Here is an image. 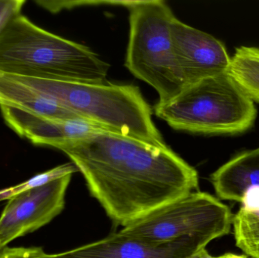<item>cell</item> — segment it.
Listing matches in <instances>:
<instances>
[{"label":"cell","mask_w":259,"mask_h":258,"mask_svg":"<svg viewBox=\"0 0 259 258\" xmlns=\"http://www.w3.org/2000/svg\"><path fill=\"white\" fill-rule=\"evenodd\" d=\"M117 225L199 191L197 171L171 148L107 130L59 147Z\"/></svg>","instance_id":"cell-1"},{"label":"cell","mask_w":259,"mask_h":258,"mask_svg":"<svg viewBox=\"0 0 259 258\" xmlns=\"http://www.w3.org/2000/svg\"><path fill=\"white\" fill-rule=\"evenodd\" d=\"M109 67L91 48L40 28L21 13L0 30L1 74L105 83Z\"/></svg>","instance_id":"cell-2"},{"label":"cell","mask_w":259,"mask_h":258,"mask_svg":"<svg viewBox=\"0 0 259 258\" xmlns=\"http://www.w3.org/2000/svg\"><path fill=\"white\" fill-rule=\"evenodd\" d=\"M7 76L109 131L158 146L167 145L154 124L150 106L137 86Z\"/></svg>","instance_id":"cell-3"},{"label":"cell","mask_w":259,"mask_h":258,"mask_svg":"<svg viewBox=\"0 0 259 258\" xmlns=\"http://www.w3.org/2000/svg\"><path fill=\"white\" fill-rule=\"evenodd\" d=\"M154 112L170 127L195 134L235 135L255 124V103L228 73L185 86L175 98L157 102Z\"/></svg>","instance_id":"cell-4"},{"label":"cell","mask_w":259,"mask_h":258,"mask_svg":"<svg viewBox=\"0 0 259 258\" xmlns=\"http://www.w3.org/2000/svg\"><path fill=\"white\" fill-rule=\"evenodd\" d=\"M127 8L130 33L126 68L156 91L158 102H165L184 88L170 36L175 15L163 0L131 1Z\"/></svg>","instance_id":"cell-5"},{"label":"cell","mask_w":259,"mask_h":258,"mask_svg":"<svg viewBox=\"0 0 259 258\" xmlns=\"http://www.w3.org/2000/svg\"><path fill=\"white\" fill-rule=\"evenodd\" d=\"M231 209L207 192H190L124 227L123 233L151 243L162 244L186 237L208 242L229 234Z\"/></svg>","instance_id":"cell-6"},{"label":"cell","mask_w":259,"mask_h":258,"mask_svg":"<svg viewBox=\"0 0 259 258\" xmlns=\"http://www.w3.org/2000/svg\"><path fill=\"white\" fill-rule=\"evenodd\" d=\"M71 176L33 188L9 200L0 216L3 248L17 238L47 225L63 211Z\"/></svg>","instance_id":"cell-7"},{"label":"cell","mask_w":259,"mask_h":258,"mask_svg":"<svg viewBox=\"0 0 259 258\" xmlns=\"http://www.w3.org/2000/svg\"><path fill=\"white\" fill-rule=\"evenodd\" d=\"M170 36L184 87L213 76L228 73L231 56L225 44L175 17Z\"/></svg>","instance_id":"cell-8"},{"label":"cell","mask_w":259,"mask_h":258,"mask_svg":"<svg viewBox=\"0 0 259 258\" xmlns=\"http://www.w3.org/2000/svg\"><path fill=\"white\" fill-rule=\"evenodd\" d=\"M208 243L194 237L162 244L151 243L120 230L97 242L51 256L53 258H187L205 248Z\"/></svg>","instance_id":"cell-9"},{"label":"cell","mask_w":259,"mask_h":258,"mask_svg":"<svg viewBox=\"0 0 259 258\" xmlns=\"http://www.w3.org/2000/svg\"><path fill=\"white\" fill-rule=\"evenodd\" d=\"M0 111L6 124L18 136L34 145L57 149L68 142L83 139L102 130L99 126L83 119H52L6 106H0Z\"/></svg>","instance_id":"cell-10"},{"label":"cell","mask_w":259,"mask_h":258,"mask_svg":"<svg viewBox=\"0 0 259 258\" xmlns=\"http://www.w3.org/2000/svg\"><path fill=\"white\" fill-rule=\"evenodd\" d=\"M210 180L219 199L242 203L248 192L259 189V147L233 157Z\"/></svg>","instance_id":"cell-11"},{"label":"cell","mask_w":259,"mask_h":258,"mask_svg":"<svg viewBox=\"0 0 259 258\" xmlns=\"http://www.w3.org/2000/svg\"><path fill=\"white\" fill-rule=\"evenodd\" d=\"M0 106L15 108L52 119H82L55 100L1 74Z\"/></svg>","instance_id":"cell-12"},{"label":"cell","mask_w":259,"mask_h":258,"mask_svg":"<svg viewBox=\"0 0 259 258\" xmlns=\"http://www.w3.org/2000/svg\"><path fill=\"white\" fill-rule=\"evenodd\" d=\"M228 74L254 103H259V48L242 45L231 56Z\"/></svg>","instance_id":"cell-13"},{"label":"cell","mask_w":259,"mask_h":258,"mask_svg":"<svg viewBox=\"0 0 259 258\" xmlns=\"http://www.w3.org/2000/svg\"><path fill=\"white\" fill-rule=\"evenodd\" d=\"M236 245L250 258H259V207L242 205L233 217Z\"/></svg>","instance_id":"cell-14"},{"label":"cell","mask_w":259,"mask_h":258,"mask_svg":"<svg viewBox=\"0 0 259 258\" xmlns=\"http://www.w3.org/2000/svg\"><path fill=\"white\" fill-rule=\"evenodd\" d=\"M77 171H78V169L73 163L59 165L53 169L36 174L34 177H31L19 184L1 189L0 190V201H5V200L9 201L13 197L20 195L23 192H27V190L42 186V185L50 183L53 180L62 178L65 176L72 175Z\"/></svg>","instance_id":"cell-15"},{"label":"cell","mask_w":259,"mask_h":258,"mask_svg":"<svg viewBox=\"0 0 259 258\" xmlns=\"http://www.w3.org/2000/svg\"><path fill=\"white\" fill-rule=\"evenodd\" d=\"M0 258H53L42 248H6L0 253Z\"/></svg>","instance_id":"cell-16"},{"label":"cell","mask_w":259,"mask_h":258,"mask_svg":"<svg viewBox=\"0 0 259 258\" xmlns=\"http://www.w3.org/2000/svg\"><path fill=\"white\" fill-rule=\"evenodd\" d=\"M26 0H0V30L15 15L21 14Z\"/></svg>","instance_id":"cell-17"},{"label":"cell","mask_w":259,"mask_h":258,"mask_svg":"<svg viewBox=\"0 0 259 258\" xmlns=\"http://www.w3.org/2000/svg\"><path fill=\"white\" fill-rule=\"evenodd\" d=\"M187 258H217V257L211 255L205 248H202V249L199 250L197 252L194 253V254L189 256Z\"/></svg>","instance_id":"cell-18"},{"label":"cell","mask_w":259,"mask_h":258,"mask_svg":"<svg viewBox=\"0 0 259 258\" xmlns=\"http://www.w3.org/2000/svg\"><path fill=\"white\" fill-rule=\"evenodd\" d=\"M217 258H250L248 257L246 254H231V253H226L223 255L219 256Z\"/></svg>","instance_id":"cell-19"},{"label":"cell","mask_w":259,"mask_h":258,"mask_svg":"<svg viewBox=\"0 0 259 258\" xmlns=\"http://www.w3.org/2000/svg\"><path fill=\"white\" fill-rule=\"evenodd\" d=\"M3 248H3V247H2L1 244H0V253H1V251H3Z\"/></svg>","instance_id":"cell-20"}]
</instances>
